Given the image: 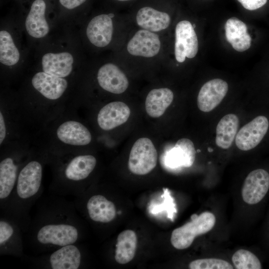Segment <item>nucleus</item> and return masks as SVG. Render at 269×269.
Wrapping results in <instances>:
<instances>
[{"instance_id":"obj_1","label":"nucleus","mask_w":269,"mask_h":269,"mask_svg":"<svg viewBox=\"0 0 269 269\" xmlns=\"http://www.w3.org/2000/svg\"><path fill=\"white\" fill-rule=\"evenodd\" d=\"M83 220L73 201L50 193L41 196L28 230L23 234L26 245L34 255L80 243L84 238Z\"/></svg>"},{"instance_id":"obj_2","label":"nucleus","mask_w":269,"mask_h":269,"mask_svg":"<svg viewBox=\"0 0 269 269\" xmlns=\"http://www.w3.org/2000/svg\"><path fill=\"white\" fill-rule=\"evenodd\" d=\"M47 156H30L20 169L4 214L14 220L23 234L29 228L33 206L42 195L44 163Z\"/></svg>"},{"instance_id":"obj_3","label":"nucleus","mask_w":269,"mask_h":269,"mask_svg":"<svg viewBox=\"0 0 269 269\" xmlns=\"http://www.w3.org/2000/svg\"><path fill=\"white\" fill-rule=\"evenodd\" d=\"M47 163H50L53 172L50 192L75 197L87 190V180L97 160L93 155L76 153L47 156Z\"/></svg>"},{"instance_id":"obj_4","label":"nucleus","mask_w":269,"mask_h":269,"mask_svg":"<svg viewBox=\"0 0 269 269\" xmlns=\"http://www.w3.org/2000/svg\"><path fill=\"white\" fill-rule=\"evenodd\" d=\"M35 269H79L84 264V255L80 243L67 245L51 252L22 257Z\"/></svg>"},{"instance_id":"obj_5","label":"nucleus","mask_w":269,"mask_h":269,"mask_svg":"<svg viewBox=\"0 0 269 269\" xmlns=\"http://www.w3.org/2000/svg\"><path fill=\"white\" fill-rule=\"evenodd\" d=\"M73 202L79 213L94 223L109 224L116 217L114 203L102 194H90L85 191L75 197Z\"/></svg>"},{"instance_id":"obj_6","label":"nucleus","mask_w":269,"mask_h":269,"mask_svg":"<svg viewBox=\"0 0 269 269\" xmlns=\"http://www.w3.org/2000/svg\"><path fill=\"white\" fill-rule=\"evenodd\" d=\"M25 152L2 154L0 161V212H4L16 184L19 172L30 157Z\"/></svg>"},{"instance_id":"obj_7","label":"nucleus","mask_w":269,"mask_h":269,"mask_svg":"<svg viewBox=\"0 0 269 269\" xmlns=\"http://www.w3.org/2000/svg\"><path fill=\"white\" fill-rule=\"evenodd\" d=\"M215 222L216 218L212 213L203 212L191 221L174 229L171 234V243L178 250L188 248L195 237L211 230Z\"/></svg>"},{"instance_id":"obj_8","label":"nucleus","mask_w":269,"mask_h":269,"mask_svg":"<svg viewBox=\"0 0 269 269\" xmlns=\"http://www.w3.org/2000/svg\"><path fill=\"white\" fill-rule=\"evenodd\" d=\"M23 232L10 217L0 213V255L22 258L24 256Z\"/></svg>"},{"instance_id":"obj_9","label":"nucleus","mask_w":269,"mask_h":269,"mask_svg":"<svg viewBox=\"0 0 269 269\" xmlns=\"http://www.w3.org/2000/svg\"><path fill=\"white\" fill-rule=\"evenodd\" d=\"M157 162V152L152 141L147 137L138 139L130 153V170L136 175H145L155 168Z\"/></svg>"},{"instance_id":"obj_10","label":"nucleus","mask_w":269,"mask_h":269,"mask_svg":"<svg viewBox=\"0 0 269 269\" xmlns=\"http://www.w3.org/2000/svg\"><path fill=\"white\" fill-rule=\"evenodd\" d=\"M40 64L43 72L58 77L67 78L74 72L76 58L70 50H49L41 56Z\"/></svg>"},{"instance_id":"obj_11","label":"nucleus","mask_w":269,"mask_h":269,"mask_svg":"<svg viewBox=\"0 0 269 269\" xmlns=\"http://www.w3.org/2000/svg\"><path fill=\"white\" fill-rule=\"evenodd\" d=\"M269 131V119L260 115L244 126L236 135L235 143L240 150L247 151L257 146Z\"/></svg>"},{"instance_id":"obj_12","label":"nucleus","mask_w":269,"mask_h":269,"mask_svg":"<svg viewBox=\"0 0 269 269\" xmlns=\"http://www.w3.org/2000/svg\"><path fill=\"white\" fill-rule=\"evenodd\" d=\"M24 25L28 36L33 40H41L47 36L51 24L47 18V4L44 0H33Z\"/></svg>"},{"instance_id":"obj_13","label":"nucleus","mask_w":269,"mask_h":269,"mask_svg":"<svg viewBox=\"0 0 269 269\" xmlns=\"http://www.w3.org/2000/svg\"><path fill=\"white\" fill-rule=\"evenodd\" d=\"M175 56L179 62H183L185 58H194L198 50L197 36L190 22L182 20L175 28Z\"/></svg>"},{"instance_id":"obj_14","label":"nucleus","mask_w":269,"mask_h":269,"mask_svg":"<svg viewBox=\"0 0 269 269\" xmlns=\"http://www.w3.org/2000/svg\"><path fill=\"white\" fill-rule=\"evenodd\" d=\"M269 190V172L264 168L256 169L246 177L242 189L244 201L249 205L260 203Z\"/></svg>"},{"instance_id":"obj_15","label":"nucleus","mask_w":269,"mask_h":269,"mask_svg":"<svg viewBox=\"0 0 269 269\" xmlns=\"http://www.w3.org/2000/svg\"><path fill=\"white\" fill-rule=\"evenodd\" d=\"M31 84L37 92L50 101L60 99L66 93L69 86L67 78L54 76L41 70L33 74Z\"/></svg>"},{"instance_id":"obj_16","label":"nucleus","mask_w":269,"mask_h":269,"mask_svg":"<svg viewBox=\"0 0 269 269\" xmlns=\"http://www.w3.org/2000/svg\"><path fill=\"white\" fill-rule=\"evenodd\" d=\"M228 90L227 83L221 79H214L205 83L197 97V106L203 112H209L223 100Z\"/></svg>"},{"instance_id":"obj_17","label":"nucleus","mask_w":269,"mask_h":269,"mask_svg":"<svg viewBox=\"0 0 269 269\" xmlns=\"http://www.w3.org/2000/svg\"><path fill=\"white\" fill-rule=\"evenodd\" d=\"M56 135L60 141L71 146H85L92 140L90 131L82 123L75 120H67L60 124Z\"/></svg>"},{"instance_id":"obj_18","label":"nucleus","mask_w":269,"mask_h":269,"mask_svg":"<svg viewBox=\"0 0 269 269\" xmlns=\"http://www.w3.org/2000/svg\"><path fill=\"white\" fill-rule=\"evenodd\" d=\"M113 34V21L108 14H101L94 17L86 29V35L89 42L100 48L110 44Z\"/></svg>"},{"instance_id":"obj_19","label":"nucleus","mask_w":269,"mask_h":269,"mask_svg":"<svg viewBox=\"0 0 269 269\" xmlns=\"http://www.w3.org/2000/svg\"><path fill=\"white\" fill-rule=\"evenodd\" d=\"M97 79L103 89L113 94H122L129 86L126 75L117 66L111 63H106L99 68Z\"/></svg>"},{"instance_id":"obj_20","label":"nucleus","mask_w":269,"mask_h":269,"mask_svg":"<svg viewBox=\"0 0 269 269\" xmlns=\"http://www.w3.org/2000/svg\"><path fill=\"white\" fill-rule=\"evenodd\" d=\"M195 156L193 142L188 138H182L165 153L163 161L165 166L171 168L189 167L193 164Z\"/></svg>"},{"instance_id":"obj_21","label":"nucleus","mask_w":269,"mask_h":269,"mask_svg":"<svg viewBox=\"0 0 269 269\" xmlns=\"http://www.w3.org/2000/svg\"><path fill=\"white\" fill-rule=\"evenodd\" d=\"M160 48L158 35L147 30L137 31L127 45V50L130 54L145 57L155 56Z\"/></svg>"},{"instance_id":"obj_22","label":"nucleus","mask_w":269,"mask_h":269,"mask_svg":"<svg viewBox=\"0 0 269 269\" xmlns=\"http://www.w3.org/2000/svg\"><path fill=\"white\" fill-rule=\"evenodd\" d=\"M22 51L14 32L8 27L0 30V63L8 68L17 67L22 61Z\"/></svg>"},{"instance_id":"obj_23","label":"nucleus","mask_w":269,"mask_h":269,"mask_svg":"<svg viewBox=\"0 0 269 269\" xmlns=\"http://www.w3.org/2000/svg\"><path fill=\"white\" fill-rule=\"evenodd\" d=\"M130 114V109L125 103L118 101L111 102L100 110L97 122L102 130L110 131L126 122Z\"/></svg>"},{"instance_id":"obj_24","label":"nucleus","mask_w":269,"mask_h":269,"mask_svg":"<svg viewBox=\"0 0 269 269\" xmlns=\"http://www.w3.org/2000/svg\"><path fill=\"white\" fill-rule=\"evenodd\" d=\"M227 40L237 51L244 52L251 45V37L246 24L236 17L228 19L225 24Z\"/></svg>"},{"instance_id":"obj_25","label":"nucleus","mask_w":269,"mask_h":269,"mask_svg":"<svg viewBox=\"0 0 269 269\" xmlns=\"http://www.w3.org/2000/svg\"><path fill=\"white\" fill-rule=\"evenodd\" d=\"M136 19L140 27L151 32L164 30L170 23V17L167 13L148 6L142 7L138 11Z\"/></svg>"},{"instance_id":"obj_26","label":"nucleus","mask_w":269,"mask_h":269,"mask_svg":"<svg viewBox=\"0 0 269 269\" xmlns=\"http://www.w3.org/2000/svg\"><path fill=\"white\" fill-rule=\"evenodd\" d=\"M173 93L168 88L155 89L151 90L145 100V110L152 118L162 116L173 100Z\"/></svg>"},{"instance_id":"obj_27","label":"nucleus","mask_w":269,"mask_h":269,"mask_svg":"<svg viewBox=\"0 0 269 269\" xmlns=\"http://www.w3.org/2000/svg\"><path fill=\"white\" fill-rule=\"evenodd\" d=\"M137 236L131 230L121 232L118 236L114 258L117 263L126 264L134 257L137 247Z\"/></svg>"},{"instance_id":"obj_28","label":"nucleus","mask_w":269,"mask_h":269,"mask_svg":"<svg viewBox=\"0 0 269 269\" xmlns=\"http://www.w3.org/2000/svg\"><path fill=\"white\" fill-rule=\"evenodd\" d=\"M239 125V118L236 115L229 114L224 116L216 127L217 145L223 149L230 147L237 134Z\"/></svg>"},{"instance_id":"obj_29","label":"nucleus","mask_w":269,"mask_h":269,"mask_svg":"<svg viewBox=\"0 0 269 269\" xmlns=\"http://www.w3.org/2000/svg\"><path fill=\"white\" fill-rule=\"evenodd\" d=\"M237 269H261V263L259 258L251 252L241 249L236 252L232 258Z\"/></svg>"},{"instance_id":"obj_30","label":"nucleus","mask_w":269,"mask_h":269,"mask_svg":"<svg viewBox=\"0 0 269 269\" xmlns=\"http://www.w3.org/2000/svg\"><path fill=\"white\" fill-rule=\"evenodd\" d=\"M190 269H233L229 262L219 259L210 258L197 259L189 265Z\"/></svg>"},{"instance_id":"obj_31","label":"nucleus","mask_w":269,"mask_h":269,"mask_svg":"<svg viewBox=\"0 0 269 269\" xmlns=\"http://www.w3.org/2000/svg\"><path fill=\"white\" fill-rule=\"evenodd\" d=\"M243 6L250 10H254L265 5L268 0H237Z\"/></svg>"},{"instance_id":"obj_32","label":"nucleus","mask_w":269,"mask_h":269,"mask_svg":"<svg viewBox=\"0 0 269 269\" xmlns=\"http://www.w3.org/2000/svg\"><path fill=\"white\" fill-rule=\"evenodd\" d=\"M87 0H59L60 5L67 10L75 9L86 2Z\"/></svg>"},{"instance_id":"obj_33","label":"nucleus","mask_w":269,"mask_h":269,"mask_svg":"<svg viewBox=\"0 0 269 269\" xmlns=\"http://www.w3.org/2000/svg\"><path fill=\"white\" fill-rule=\"evenodd\" d=\"M7 135V128L3 113L0 111V144L1 145L5 140Z\"/></svg>"},{"instance_id":"obj_34","label":"nucleus","mask_w":269,"mask_h":269,"mask_svg":"<svg viewBox=\"0 0 269 269\" xmlns=\"http://www.w3.org/2000/svg\"><path fill=\"white\" fill-rule=\"evenodd\" d=\"M119 0V1H128V0Z\"/></svg>"},{"instance_id":"obj_35","label":"nucleus","mask_w":269,"mask_h":269,"mask_svg":"<svg viewBox=\"0 0 269 269\" xmlns=\"http://www.w3.org/2000/svg\"><path fill=\"white\" fill-rule=\"evenodd\" d=\"M193 28H194L195 27V24H193Z\"/></svg>"}]
</instances>
